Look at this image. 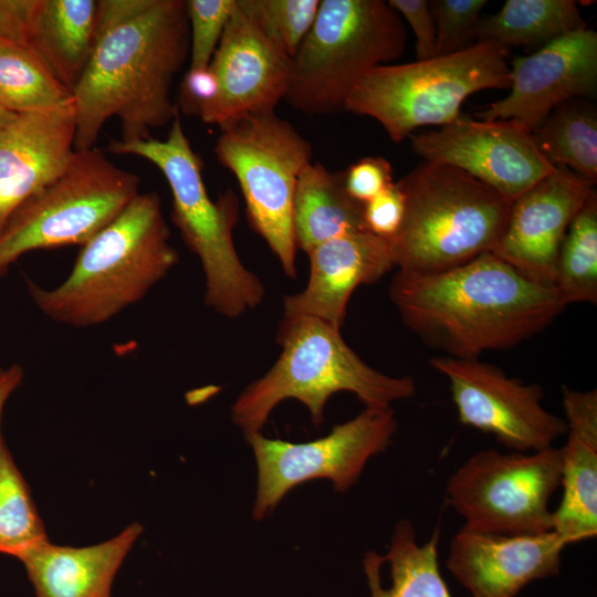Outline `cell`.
Returning a JSON list of instances; mask_svg holds the SVG:
<instances>
[{
	"label": "cell",
	"instance_id": "cell-1",
	"mask_svg": "<svg viewBox=\"0 0 597 597\" xmlns=\"http://www.w3.org/2000/svg\"><path fill=\"white\" fill-rule=\"evenodd\" d=\"M187 59L186 0H97L93 52L72 91L75 150L95 147L112 117L125 143L171 123V88Z\"/></svg>",
	"mask_w": 597,
	"mask_h": 597
},
{
	"label": "cell",
	"instance_id": "cell-2",
	"mask_svg": "<svg viewBox=\"0 0 597 597\" xmlns=\"http://www.w3.org/2000/svg\"><path fill=\"white\" fill-rule=\"evenodd\" d=\"M389 297L426 345L455 358L511 348L548 327L567 306L491 252L434 274L398 271Z\"/></svg>",
	"mask_w": 597,
	"mask_h": 597
},
{
	"label": "cell",
	"instance_id": "cell-3",
	"mask_svg": "<svg viewBox=\"0 0 597 597\" xmlns=\"http://www.w3.org/2000/svg\"><path fill=\"white\" fill-rule=\"evenodd\" d=\"M179 262L157 192H139L82 245L66 279L53 289L28 280L36 307L73 327L104 324L143 300Z\"/></svg>",
	"mask_w": 597,
	"mask_h": 597
},
{
	"label": "cell",
	"instance_id": "cell-4",
	"mask_svg": "<svg viewBox=\"0 0 597 597\" xmlns=\"http://www.w3.org/2000/svg\"><path fill=\"white\" fill-rule=\"evenodd\" d=\"M276 341L282 352L275 364L232 406V421L243 432L260 431L272 410L289 398L301 401L318 427L335 392L350 391L370 408H388L416 392L413 378L388 376L368 366L345 343L341 329L318 318L283 317Z\"/></svg>",
	"mask_w": 597,
	"mask_h": 597
},
{
	"label": "cell",
	"instance_id": "cell-5",
	"mask_svg": "<svg viewBox=\"0 0 597 597\" xmlns=\"http://www.w3.org/2000/svg\"><path fill=\"white\" fill-rule=\"evenodd\" d=\"M107 150L144 158L161 171L171 192V221L205 273L206 305L228 318L259 306L265 295L264 285L243 265L233 241L238 199L231 189L218 200L211 199L202 176V160L193 150L180 116L170 123L163 140L113 139Z\"/></svg>",
	"mask_w": 597,
	"mask_h": 597
},
{
	"label": "cell",
	"instance_id": "cell-6",
	"mask_svg": "<svg viewBox=\"0 0 597 597\" xmlns=\"http://www.w3.org/2000/svg\"><path fill=\"white\" fill-rule=\"evenodd\" d=\"M399 182L405 213L400 228L388 239L398 271L434 274L492 253L512 200L443 164L422 161Z\"/></svg>",
	"mask_w": 597,
	"mask_h": 597
},
{
	"label": "cell",
	"instance_id": "cell-7",
	"mask_svg": "<svg viewBox=\"0 0 597 597\" xmlns=\"http://www.w3.org/2000/svg\"><path fill=\"white\" fill-rule=\"evenodd\" d=\"M407 31L384 0H321L312 28L290 60L284 101L306 116L344 111L362 77L400 57Z\"/></svg>",
	"mask_w": 597,
	"mask_h": 597
},
{
	"label": "cell",
	"instance_id": "cell-8",
	"mask_svg": "<svg viewBox=\"0 0 597 597\" xmlns=\"http://www.w3.org/2000/svg\"><path fill=\"white\" fill-rule=\"evenodd\" d=\"M507 49L476 42L452 54L368 71L344 111L378 122L400 143L423 126H444L461 116L463 102L482 90L510 88Z\"/></svg>",
	"mask_w": 597,
	"mask_h": 597
},
{
	"label": "cell",
	"instance_id": "cell-9",
	"mask_svg": "<svg viewBox=\"0 0 597 597\" xmlns=\"http://www.w3.org/2000/svg\"><path fill=\"white\" fill-rule=\"evenodd\" d=\"M138 175L97 147L75 150L66 167L10 217L0 233V276L23 254L83 245L140 192Z\"/></svg>",
	"mask_w": 597,
	"mask_h": 597
},
{
	"label": "cell",
	"instance_id": "cell-10",
	"mask_svg": "<svg viewBox=\"0 0 597 597\" xmlns=\"http://www.w3.org/2000/svg\"><path fill=\"white\" fill-rule=\"evenodd\" d=\"M220 132L214 154L234 175L252 229L295 279L293 200L298 176L312 161L311 143L275 112L247 115Z\"/></svg>",
	"mask_w": 597,
	"mask_h": 597
},
{
	"label": "cell",
	"instance_id": "cell-11",
	"mask_svg": "<svg viewBox=\"0 0 597 597\" xmlns=\"http://www.w3.org/2000/svg\"><path fill=\"white\" fill-rule=\"evenodd\" d=\"M562 449L534 452L481 450L449 478L448 503L464 526L500 535L553 531L552 496L561 486Z\"/></svg>",
	"mask_w": 597,
	"mask_h": 597
},
{
	"label": "cell",
	"instance_id": "cell-12",
	"mask_svg": "<svg viewBox=\"0 0 597 597\" xmlns=\"http://www.w3.org/2000/svg\"><path fill=\"white\" fill-rule=\"evenodd\" d=\"M396 430L390 407H365L327 436L303 443L269 439L260 431L244 432L258 467L253 517L263 519L292 489L311 480L328 479L337 492L347 491L367 461L389 447Z\"/></svg>",
	"mask_w": 597,
	"mask_h": 597
},
{
	"label": "cell",
	"instance_id": "cell-13",
	"mask_svg": "<svg viewBox=\"0 0 597 597\" xmlns=\"http://www.w3.org/2000/svg\"><path fill=\"white\" fill-rule=\"evenodd\" d=\"M430 365L449 381L460 422L492 434L511 451H541L567 432L565 419L543 407L537 384L511 378L478 358L442 355Z\"/></svg>",
	"mask_w": 597,
	"mask_h": 597
},
{
	"label": "cell",
	"instance_id": "cell-14",
	"mask_svg": "<svg viewBox=\"0 0 597 597\" xmlns=\"http://www.w3.org/2000/svg\"><path fill=\"white\" fill-rule=\"evenodd\" d=\"M409 139L423 161L458 168L512 201L555 169L537 149L532 133L512 119L460 116Z\"/></svg>",
	"mask_w": 597,
	"mask_h": 597
},
{
	"label": "cell",
	"instance_id": "cell-15",
	"mask_svg": "<svg viewBox=\"0 0 597 597\" xmlns=\"http://www.w3.org/2000/svg\"><path fill=\"white\" fill-rule=\"evenodd\" d=\"M510 76V93L476 118L512 119L532 133L564 102L596 96L597 33L586 27L516 56Z\"/></svg>",
	"mask_w": 597,
	"mask_h": 597
},
{
	"label": "cell",
	"instance_id": "cell-16",
	"mask_svg": "<svg viewBox=\"0 0 597 597\" xmlns=\"http://www.w3.org/2000/svg\"><path fill=\"white\" fill-rule=\"evenodd\" d=\"M594 185L566 167H555L513 200L492 254L527 279L554 287L561 245Z\"/></svg>",
	"mask_w": 597,
	"mask_h": 597
},
{
	"label": "cell",
	"instance_id": "cell-17",
	"mask_svg": "<svg viewBox=\"0 0 597 597\" xmlns=\"http://www.w3.org/2000/svg\"><path fill=\"white\" fill-rule=\"evenodd\" d=\"M290 60L235 8L209 64L218 93L199 117L220 128L284 101Z\"/></svg>",
	"mask_w": 597,
	"mask_h": 597
},
{
	"label": "cell",
	"instance_id": "cell-18",
	"mask_svg": "<svg viewBox=\"0 0 597 597\" xmlns=\"http://www.w3.org/2000/svg\"><path fill=\"white\" fill-rule=\"evenodd\" d=\"M566 546L554 531L500 535L463 526L451 540L447 567L472 597H516L531 582L558 575Z\"/></svg>",
	"mask_w": 597,
	"mask_h": 597
},
{
	"label": "cell",
	"instance_id": "cell-19",
	"mask_svg": "<svg viewBox=\"0 0 597 597\" xmlns=\"http://www.w3.org/2000/svg\"><path fill=\"white\" fill-rule=\"evenodd\" d=\"M75 130L71 100L17 114L0 132V233L13 212L66 167Z\"/></svg>",
	"mask_w": 597,
	"mask_h": 597
},
{
	"label": "cell",
	"instance_id": "cell-20",
	"mask_svg": "<svg viewBox=\"0 0 597 597\" xmlns=\"http://www.w3.org/2000/svg\"><path fill=\"white\" fill-rule=\"evenodd\" d=\"M305 289L283 301V317L311 316L341 329L352 293L377 282L394 268L387 239L369 231L341 235L306 253Z\"/></svg>",
	"mask_w": 597,
	"mask_h": 597
},
{
	"label": "cell",
	"instance_id": "cell-21",
	"mask_svg": "<svg viewBox=\"0 0 597 597\" xmlns=\"http://www.w3.org/2000/svg\"><path fill=\"white\" fill-rule=\"evenodd\" d=\"M562 391L567 442L561 448L563 495L553 531L569 545L597 534V391Z\"/></svg>",
	"mask_w": 597,
	"mask_h": 597
},
{
	"label": "cell",
	"instance_id": "cell-22",
	"mask_svg": "<svg viewBox=\"0 0 597 597\" xmlns=\"http://www.w3.org/2000/svg\"><path fill=\"white\" fill-rule=\"evenodd\" d=\"M142 532V525L133 523L117 536L86 547L48 540L19 559L36 597H111L115 575Z\"/></svg>",
	"mask_w": 597,
	"mask_h": 597
},
{
	"label": "cell",
	"instance_id": "cell-23",
	"mask_svg": "<svg viewBox=\"0 0 597 597\" xmlns=\"http://www.w3.org/2000/svg\"><path fill=\"white\" fill-rule=\"evenodd\" d=\"M97 0H35L28 44L72 93L96 36Z\"/></svg>",
	"mask_w": 597,
	"mask_h": 597
},
{
	"label": "cell",
	"instance_id": "cell-24",
	"mask_svg": "<svg viewBox=\"0 0 597 597\" xmlns=\"http://www.w3.org/2000/svg\"><path fill=\"white\" fill-rule=\"evenodd\" d=\"M292 217L296 248L305 253L331 239L368 231L364 203L347 193L344 172L318 161L307 164L298 176Z\"/></svg>",
	"mask_w": 597,
	"mask_h": 597
},
{
	"label": "cell",
	"instance_id": "cell-25",
	"mask_svg": "<svg viewBox=\"0 0 597 597\" xmlns=\"http://www.w3.org/2000/svg\"><path fill=\"white\" fill-rule=\"evenodd\" d=\"M440 530L419 544L409 520L396 523L388 553L369 551L363 568L370 597H452L438 563Z\"/></svg>",
	"mask_w": 597,
	"mask_h": 597
},
{
	"label": "cell",
	"instance_id": "cell-26",
	"mask_svg": "<svg viewBox=\"0 0 597 597\" xmlns=\"http://www.w3.org/2000/svg\"><path fill=\"white\" fill-rule=\"evenodd\" d=\"M586 28L574 0H507L493 14L480 18L476 42H494L505 49L535 50Z\"/></svg>",
	"mask_w": 597,
	"mask_h": 597
},
{
	"label": "cell",
	"instance_id": "cell-27",
	"mask_svg": "<svg viewBox=\"0 0 597 597\" xmlns=\"http://www.w3.org/2000/svg\"><path fill=\"white\" fill-rule=\"evenodd\" d=\"M540 153L554 166L597 181V108L587 98L555 107L532 132Z\"/></svg>",
	"mask_w": 597,
	"mask_h": 597
},
{
	"label": "cell",
	"instance_id": "cell-28",
	"mask_svg": "<svg viewBox=\"0 0 597 597\" xmlns=\"http://www.w3.org/2000/svg\"><path fill=\"white\" fill-rule=\"evenodd\" d=\"M72 93L24 42L0 40V103L14 114L52 108Z\"/></svg>",
	"mask_w": 597,
	"mask_h": 597
},
{
	"label": "cell",
	"instance_id": "cell-29",
	"mask_svg": "<svg viewBox=\"0 0 597 597\" xmlns=\"http://www.w3.org/2000/svg\"><path fill=\"white\" fill-rule=\"evenodd\" d=\"M554 287L566 304L597 302V192L570 222L561 245Z\"/></svg>",
	"mask_w": 597,
	"mask_h": 597
},
{
	"label": "cell",
	"instance_id": "cell-30",
	"mask_svg": "<svg viewBox=\"0 0 597 597\" xmlns=\"http://www.w3.org/2000/svg\"><path fill=\"white\" fill-rule=\"evenodd\" d=\"M48 541L30 489L0 431V553L20 558Z\"/></svg>",
	"mask_w": 597,
	"mask_h": 597
},
{
	"label": "cell",
	"instance_id": "cell-31",
	"mask_svg": "<svg viewBox=\"0 0 597 597\" xmlns=\"http://www.w3.org/2000/svg\"><path fill=\"white\" fill-rule=\"evenodd\" d=\"M320 1L237 0V4L272 44L292 57L313 25Z\"/></svg>",
	"mask_w": 597,
	"mask_h": 597
},
{
	"label": "cell",
	"instance_id": "cell-32",
	"mask_svg": "<svg viewBox=\"0 0 597 597\" xmlns=\"http://www.w3.org/2000/svg\"><path fill=\"white\" fill-rule=\"evenodd\" d=\"M237 0H186L189 69H208Z\"/></svg>",
	"mask_w": 597,
	"mask_h": 597
},
{
	"label": "cell",
	"instance_id": "cell-33",
	"mask_svg": "<svg viewBox=\"0 0 597 597\" xmlns=\"http://www.w3.org/2000/svg\"><path fill=\"white\" fill-rule=\"evenodd\" d=\"M486 0L429 1L436 24L434 56L467 50L476 43V25Z\"/></svg>",
	"mask_w": 597,
	"mask_h": 597
},
{
	"label": "cell",
	"instance_id": "cell-34",
	"mask_svg": "<svg viewBox=\"0 0 597 597\" xmlns=\"http://www.w3.org/2000/svg\"><path fill=\"white\" fill-rule=\"evenodd\" d=\"M406 207L399 181L391 182L377 196L364 203V220L369 232L390 239L400 228Z\"/></svg>",
	"mask_w": 597,
	"mask_h": 597
},
{
	"label": "cell",
	"instance_id": "cell-35",
	"mask_svg": "<svg viewBox=\"0 0 597 597\" xmlns=\"http://www.w3.org/2000/svg\"><path fill=\"white\" fill-rule=\"evenodd\" d=\"M343 172L347 193L362 203L373 199L394 181L391 165L381 156L364 157Z\"/></svg>",
	"mask_w": 597,
	"mask_h": 597
},
{
	"label": "cell",
	"instance_id": "cell-36",
	"mask_svg": "<svg viewBox=\"0 0 597 597\" xmlns=\"http://www.w3.org/2000/svg\"><path fill=\"white\" fill-rule=\"evenodd\" d=\"M388 4L410 25L416 39L417 60L434 56L436 24L426 0H388Z\"/></svg>",
	"mask_w": 597,
	"mask_h": 597
},
{
	"label": "cell",
	"instance_id": "cell-37",
	"mask_svg": "<svg viewBox=\"0 0 597 597\" xmlns=\"http://www.w3.org/2000/svg\"><path fill=\"white\" fill-rule=\"evenodd\" d=\"M218 84L214 74L208 69L190 70L185 73L179 92L178 108L198 116L214 100Z\"/></svg>",
	"mask_w": 597,
	"mask_h": 597
},
{
	"label": "cell",
	"instance_id": "cell-38",
	"mask_svg": "<svg viewBox=\"0 0 597 597\" xmlns=\"http://www.w3.org/2000/svg\"><path fill=\"white\" fill-rule=\"evenodd\" d=\"M35 0H0V40L28 43Z\"/></svg>",
	"mask_w": 597,
	"mask_h": 597
},
{
	"label": "cell",
	"instance_id": "cell-39",
	"mask_svg": "<svg viewBox=\"0 0 597 597\" xmlns=\"http://www.w3.org/2000/svg\"><path fill=\"white\" fill-rule=\"evenodd\" d=\"M23 377L24 370L19 364H12L9 367L0 366V422L6 401L20 386Z\"/></svg>",
	"mask_w": 597,
	"mask_h": 597
},
{
	"label": "cell",
	"instance_id": "cell-40",
	"mask_svg": "<svg viewBox=\"0 0 597 597\" xmlns=\"http://www.w3.org/2000/svg\"><path fill=\"white\" fill-rule=\"evenodd\" d=\"M17 114L8 111L1 103H0V132L10 123V121Z\"/></svg>",
	"mask_w": 597,
	"mask_h": 597
}]
</instances>
